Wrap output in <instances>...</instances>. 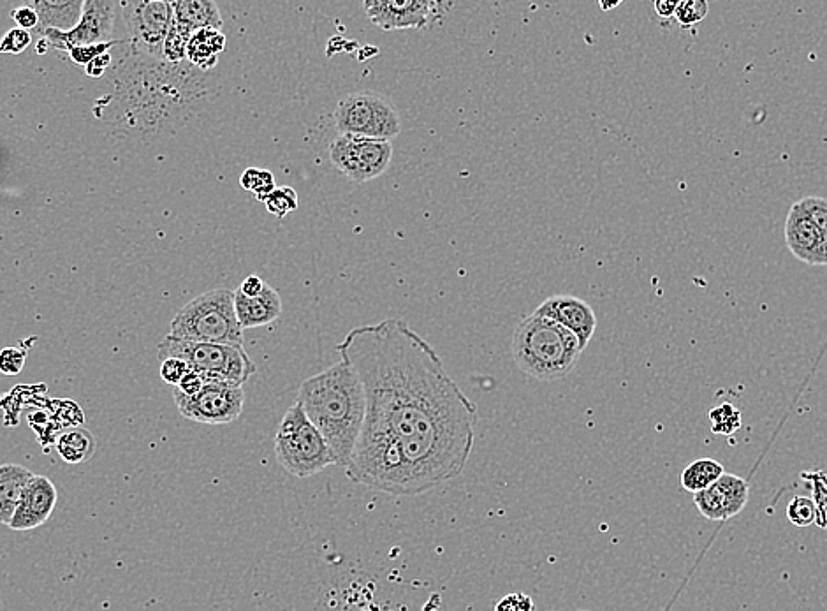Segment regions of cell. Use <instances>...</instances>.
I'll list each match as a JSON object with an SVG mask.
<instances>
[{
  "label": "cell",
  "instance_id": "cell-1",
  "mask_svg": "<svg viewBox=\"0 0 827 611\" xmlns=\"http://www.w3.org/2000/svg\"><path fill=\"white\" fill-rule=\"evenodd\" d=\"M337 351L365 386L363 428L400 444L419 495L465 471L476 404L418 332L402 319H384L351 330Z\"/></svg>",
  "mask_w": 827,
  "mask_h": 611
},
{
  "label": "cell",
  "instance_id": "cell-2",
  "mask_svg": "<svg viewBox=\"0 0 827 611\" xmlns=\"http://www.w3.org/2000/svg\"><path fill=\"white\" fill-rule=\"evenodd\" d=\"M296 404L324 435L337 465L349 464L366 418L365 386L358 372L338 361L301 383Z\"/></svg>",
  "mask_w": 827,
  "mask_h": 611
},
{
  "label": "cell",
  "instance_id": "cell-3",
  "mask_svg": "<svg viewBox=\"0 0 827 611\" xmlns=\"http://www.w3.org/2000/svg\"><path fill=\"white\" fill-rule=\"evenodd\" d=\"M511 351L521 372L549 383L576 369L583 347L567 328L532 312L518 324Z\"/></svg>",
  "mask_w": 827,
  "mask_h": 611
},
{
  "label": "cell",
  "instance_id": "cell-4",
  "mask_svg": "<svg viewBox=\"0 0 827 611\" xmlns=\"http://www.w3.org/2000/svg\"><path fill=\"white\" fill-rule=\"evenodd\" d=\"M169 337L243 347V328L235 310V291H206L187 303L169 326Z\"/></svg>",
  "mask_w": 827,
  "mask_h": 611
},
{
  "label": "cell",
  "instance_id": "cell-5",
  "mask_svg": "<svg viewBox=\"0 0 827 611\" xmlns=\"http://www.w3.org/2000/svg\"><path fill=\"white\" fill-rule=\"evenodd\" d=\"M275 455L284 471L307 479L337 465V457L324 435L308 420L300 405L287 409L275 435Z\"/></svg>",
  "mask_w": 827,
  "mask_h": 611
},
{
  "label": "cell",
  "instance_id": "cell-6",
  "mask_svg": "<svg viewBox=\"0 0 827 611\" xmlns=\"http://www.w3.org/2000/svg\"><path fill=\"white\" fill-rule=\"evenodd\" d=\"M159 361L168 358L183 360L189 369L198 372L206 381L243 386L256 374V365L245 347L192 342V340L164 337L157 346Z\"/></svg>",
  "mask_w": 827,
  "mask_h": 611
},
{
  "label": "cell",
  "instance_id": "cell-7",
  "mask_svg": "<svg viewBox=\"0 0 827 611\" xmlns=\"http://www.w3.org/2000/svg\"><path fill=\"white\" fill-rule=\"evenodd\" d=\"M338 133L391 141L402 133V118L389 97L363 90L342 97L335 108Z\"/></svg>",
  "mask_w": 827,
  "mask_h": 611
},
{
  "label": "cell",
  "instance_id": "cell-8",
  "mask_svg": "<svg viewBox=\"0 0 827 611\" xmlns=\"http://www.w3.org/2000/svg\"><path fill=\"white\" fill-rule=\"evenodd\" d=\"M122 16L127 27V41L141 57L162 59V48L175 22L171 2L129 0L122 2Z\"/></svg>",
  "mask_w": 827,
  "mask_h": 611
},
{
  "label": "cell",
  "instance_id": "cell-9",
  "mask_svg": "<svg viewBox=\"0 0 827 611\" xmlns=\"http://www.w3.org/2000/svg\"><path fill=\"white\" fill-rule=\"evenodd\" d=\"M330 161L354 184H366L388 171L393 159L391 141L340 134L331 141Z\"/></svg>",
  "mask_w": 827,
  "mask_h": 611
},
{
  "label": "cell",
  "instance_id": "cell-10",
  "mask_svg": "<svg viewBox=\"0 0 827 611\" xmlns=\"http://www.w3.org/2000/svg\"><path fill=\"white\" fill-rule=\"evenodd\" d=\"M173 398L183 418L203 425H229L242 416L245 405L243 386L219 381H206L194 397L175 391Z\"/></svg>",
  "mask_w": 827,
  "mask_h": 611
},
{
  "label": "cell",
  "instance_id": "cell-11",
  "mask_svg": "<svg viewBox=\"0 0 827 611\" xmlns=\"http://www.w3.org/2000/svg\"><path fill=\"white\" fill-rule=\"evenodd\" d=\"M117 6L111 0H85L83 15L73 30H43L36 32L50 48L71 52L78 46L99 45L111 41Z\"/></svg>",
  "mask_w": 827,
  "mask_h": 611
},
{
  "label": "cell",
  "instance_id": "cell-12",
  "mask_svg": "<svg viewBox=\"0 0 827 611\" xmlns=\"http://www.w3.org/2000/svg\"><path fill=\"white\" fill-rule=\"evenodd\" d=\"M363 8L370 22L391 32L430 27L442 16L444 4L435 0H368Z\"/></svg>",
  "mask_w": 827,
  "mask_h": 611
},
{
  "label": "cell",
  "instance_id": "cell-13",
  "mask_svg": "<svg viewBox=\"0 0 827 611\" xmlns=\"http://www.w3.org/2000/svg\"><path fill=\"white\" fill-rule=\"evenodd\" d=\"M748 497L750 486L747 481L741 476L725 472L706 490L694 494V502L704 518L711 522H725L747 508Z\"/></svg>",
  "mask_w": 827,
  "mask_h": 611
},
{
  "label": "cell",
  "instance_id": "cell-14",
  "mask_svg": "<svg viewBox=\"0 0 827 611\" xmlns=\"http://www.w3.org/2000/svg\"><path fill=\"white\" fill-rule=\"evenodd\" d=\"M59 494L57 486L53 485L48 476L34 474L29 485L25 486L15 516L9 523V529L16 532L34 531L50 520L53 511L57 508Z\"/></svg>",
  "mask_w": 827,
  "mask_h": 611
},
{
  "label": "cell",
  "instance_id": "cell-15",
  "mask_svg": "<svg viewBox=\"0 0 827 611\" xmlns=\"http://www.w3.org/2000/svg\"><path fill=\"white\" fill-rule=\"evenodd\" d=\"M534 314L548 317L551 321H555L560 326L567 328L569 332L574 333L576 339L579 340V344L583 347V351L590 344L593 333L597 330L595 312L585 300H581L578 296H551L534 310Z\"/></svg>",
  "mask_w": 827,
  "mask_h": 611
},
{
  "label": "cell",
  "instance_id": "cell-16",
  "mask_svg": "<svg viewBox=\"0 0 827 611\" xmlns=\"http://www.w3.org/2000/svg\"><path fill=\"white\" fill-rule=\"evenodd\" d=\"M785 242L794 258L810 266L827 265V242L799 203L792 205L785 222Z\"/></svg>",
  "mask_w": 827,
  "mask_h": 611
},
{
  "label": "cell",
  "instance_id": "cell-17",
  "mask_svg": "<svg viewBox=\"0 0 827 611\" xmlns=\"http://www.w3.org/2000/svg\"><path fill=\"white\" fill-rule=\"evenodd\" d=\"M235 310L238 323L243 330L259 328L266 324L275 323L282 314V298L277 289L266 286L261 295L256 298L243 296L238 289L235 291Z\"/></svg>",
  "mask_w": 827,
  "mask_h": 611
},
{
  "label": "cell",
  "instance_id": "cell-18",
  "mask_svg": "<svg viewBox=\"0 0 827 611\" xmlns=\"http://www.w3.org/2000/svg\"><path fill=\"white\" fill-rule=\"evenodd\" d=\"M83 4L85 0H36L30 4L36 9L37 29L34 32L43 30H60L69 32L80 23L83 15Z\"/></svg>",
  "mask_w": 827,
  "mask_h": 611
},
{
  "label": "cell",
  "instance_id": "cell-19",
  "mask_svg": "<svg viewBox=\"0 0 827 611\" xmlns=\"http://www.w3.org/2000/svg\"><path fill=\"white\" fill-rule=\"evenodd\" d=\"M175 23L189 34L201 29H222L220 9L213 0H180L171 2Z\"/></svg>",
  "mask_w": 827,
  "mask_h": 611
},
{
  "label": "cell",
  "instance_id": "cell-20",
  "mask_svg": "<svg viewBox=\"0 0 827 611\" xmlns=\"http://www.w3.org/2000/svg\"><path fill=\"white\" fill-rule=\"evenodd\" d=\"M34 478V472L25 465H0V523L8 525L15 516L25 486Z\"/></svg>",
  "mask_w": 827,
  "mask_h": 611
},
{
  "label": "cell",
  "instance_id": "cell-21",
  "mask_svg": "<svg viewBox=\"0 0 827 611\" xmlns=\"http://www.w3.org/2000/svg\"><path fill=\"white\" fill-rule=\"evenodd\" d=\"M226 50V36L215 29H201L192 34L187 45V60L199 71H212Z\"/></svg>",
  "mask_w": 827,
  "mask_h": 611
},
{
  "label": "cell",
  "instance_id": "cell-22",
  "mask_svg": "<svg viewBox=\"0 0 827 611\" xmlns=\"http://www.w3.org/2000/svg\"><path fill=\"white\" fill-rule=\"evenodd\" d=\"M55 448L66 464L80 465L94 457L97 441L87 428H71L57 437Z\"/></svg>",
  "mask_w": 827,
  "mask_h": 611
},
{
  "label": "cell",
  "instance_id": "cell-23",
  "mask_svg": "<svg viewBox=\"0 0 827 611\" xmlns=\"http://www.w3.org/2000/svg\"><path fill=\"white\" fill-rule=\"evenodd\" d=\"M724 474V467L720 462L713 458H701V460L692 462L685 471L681 472V486L688 492L697 494L713 485Z\"/></svg>",
  "mask_w": 827,
  "mask_h": 611
},
{
  "label": "cell",
  "instance_id": "cell-24",
  "mask_svg": "<svg viewBox=\"0 0 827 611\" xmlns=\"http://www.w3.org/2000/svg\"><path fill=\"white\" fill-rule=\"evenodd\" d=\"M240 184H242L245 191L252 192V194H254L259 201H263V203L266 201V198L270 196L271 192L277 189L273 173L268 170H261V168H249V170L243 171Z\"/></svg>",
  "mask_w": 827,
  "mask_h": 611
},
{
  "label": "cell",
  "instance_id": "cell-25",
  "mask_svg": "<svg viewBox=\"0 0 827 611\" xmlns=\"http://www.w3.org/2000/svg\"><path fill=\"white\" fill-rule=\"evenodd\" d=\"M191 36L192 34H189L187 30H183L173 22V27L169 30L166 43L162 48V60L169 64H182L183 60H187V45H189Z\"/></svg>",
  "mask_w": 827,
  "mask_h": 611
},
{
  "label": "cell",
  "instance_id": "cell-26",
  "mask_svg": "<svg viewBox=\"0 0 827 611\" xmlns=\"http://www.w3.org/2000/svg\"><path fill=\"white\" fill-rule=\"evenodd\" d=\"M711 430L718 435H731L741 427V414L734 405L720 404L710 411Z\"/></svg>",
  "mask_w": 827,
  "mask_h": 611
},
{
  "label": "cell",
  "instance_id": "cell-27",
  "mask_svg": "<svg viewBox=\"0 0 827 611\" xmlns=\"http://www.w3.org/2000/svg\"><path fill=\"white\" fill-rule=\"evenodd\" d=\"M264 205L268 208V212L275 217H286V215L293 214L294 210L300 205L298 199V192L294 191L293 187H277L275 191L271 192L270 196L264 201Z\"/></svg>",
  "mask_w": 827,
  "mask_h": 611
},
{
  "label": "cell",
  "instance_id": "cell-28",
  "mask_svg": "<svg viewBox=\"0 0 827 611\" xmlns=\"http://www.w3.org/2000/svg\"><path fill=\"white\" fill-rule=\"evenodd\" d=\"M787 518L796 527H810L817 520L815 502L808 497H794L787 508Z\"/></svg>",
  "mask_w": 827,
  "mask_h": 611
},
{
  "label": "cell",
  "instance_id": "cell-29",
  "mask_svg": "<svg viewBox=\"0 0 827 611\" xmlns=\"http://www.w3.org/2000/svg\"><path fill=\"white\" fill-rule=\"evenodd\" d=\"M710 11V4L706 0H683L676 9V20L681 27H692L703 22Z\"/></svg>",
  "mask_w": 827,
  "mask_h": 611
},
{
  "label": "cell",
  "instance_id": "cell-30",
  "mask_svg": "<svg viewBox=\"0 0 827 611\" xmlns=\"http://www.w3.org/2000/svg\"><path fill=\"white\" fill-rule=\"evenodd\" d=\"M805 214L812 219L813 224L819 228L820 233L827 242V199L819 196H808L798 201Z\"/></svg>",
  "mask_w": 827,
  "mask_h": 611
},
{
  "label": "cell",
  "instance_id": "cell-31",
  "mask_svg": "<svg viewBox=\"0 0 827 611\" xmlns=\"http://www.w3.org/2000/svg\"><path fill=\"white\" fill-rule=\"evenodd\" d=\"M32 43V36L29 30L11 29L6 36L0 39V53H11V55H20L23 50L29 48Z\"/></svg>",
  "mask_w": 827,
  "mask_h": 611
},
{
  "label": "cell",
  "instance_id": "cell-32",
  "mask_svg": "<svg viewBox=\"0 0 827 611\" xmlns=\"http://www.w3.org/2000/svg\"><path fill=\"white\" fill-rule=\"evenodd\" d=\"M117 43H122V41H108V43H99V45L78 46V48H73V50L69 52V57H71L74 64L87 66L92 60L101 57L104 53L110 52V48H113Z\"/></svg>",
  "mask_w": 827,
  "mask_h": 611
},
{
  "label": "cell",
  "instance_id": "cell-33",
  "mask_svg": "<svg viewBox=\"0 0 827 611\" xmlns=\"http://www.w3.org/2000/svg\"><path fill=\"white\" fill-rule=\"evenodd\" d=\"M25 365V353L15 347H4L0 351V372L4 376H18Z\"/></svg>",
  "mask_w": 827,
  "mask_h": 611
},
{
  "label": "cell",
  "instance_id": "cell-34",
  "mask_svg": "<svg viewBox=\"0 0 827 611\" xmlns=\"http://www.w3.org/2000/svg\"><path fill=\"white\" fill-rule=\"evenodd\" d=\"M189 370H191L189 365L183 360H178V358H168V360L161 361L162 381L171 384V386H178Z\"/></svg>",
  "mask_w": 827,
  "mask_h": 611
},
{
  "label": "cell",
  "instance_id": "cell-35",
  "mask_svg": "<svg viewBox=\"0 0 827 611\" xmlns=\"http://www.w3.org/2000/svg\"><path fill=\"white\" fill-rule=\"evenodd\" d=\"M495 611H534V601L523 592H511L498 601Z\"/></svg>",
  "mask_w": 827,
  "mask_h": 611
},
{
  "label": "cell",
  "instance_id": "cell-36",
  "mask_svg": "<svg viewBox=\"0 0 827 611\" xmlns=\"http://www.w3.org/2000/svg\"><path fill=\"white\" fill-rule=\"evenodd\" d=\"M203 386H205V379L199 376L198 372L189 370V372L183 376L180 384L176 386L175 391L182 393L185 397H194V395H198L199 391L203 390Z\"/></svg>",
  "mask_w": 827,
  "mask_h": 611
},
{
  "label": "cell",
  "instance_id": "cell-37",
  "mask_svg": "<svg viewBox=\"0 0 827 611\" xmlns=\"http://www.w3.org/2000/svg\"><path fill=\"white\" fill-rule=\"evenodd\" d=\"M11 18L15 20L18 29L36 30L39 18H37L36 9L32 6H22V8L11 11Z\"/></svg>",
  "mask_w": 827,
  "mask_h": 611
},
{
  "label": "cell",
  "instance_id": "cell-38",
  "mask_svg": "<svg viewBox=\"0 0 827 611\" xmlns=\"http://www.w3.org/2000/svg\"><path fill=\"white\" fill-rule=\"evenodd\" d=\"M264 288H266V284H264V280L261 279V277H257V275H249L247 279L243 280L242 286L238 288V291H240L243 296L256 298V296L263 293Z\"/></svg>",
  "mask_w": 827,
  "mask_h": 611
},
{
  "label": "cell",
  "instance_id": "cell-39",
  "mask_svg": "<svg viewBox=\"0 0 827 611\" xmlns=\"http://www.w3.org/2000/svg\"><path fill=\"white\" fill-rule=\"evenodd\" d=\"M111 53H104L101 57H97V59L92 60L90 64L85 66V74L90 76V78H99V76H103L104 71L110 67L111 64Z\"/></svg>",
  "mask_w": 827,
  "mask_h": 611
},
{
  "label": "cell",
  "instance_id": "cell-40",
  "mask_svg": "<svg viewBox=\"0 0 827 611\" xmlns=\"http://www.w3.org/2000/svg\"><path fill=\"white\" fill-rule=\"evenodd\" d=\"M678 4H680L678 0H657L653 8H655L660 18H671V16L676 15Z\"/></svg>",
  "mask_w": 827,
  "mask_h": 611
},
{
  "label": "cell",
  "instance_id": "cell-41",
  "mask_svg": "<svg viewBox=\"0 0 827 611\" xmlns=\"http://www.w3.org/2000/svg\"><path fill=\"white\" fill-rule=\"evenodd\" d=\"M620 6V2H615V4H601L602 9H613L618 8Z\"/></svg>",
  "mask_w": 827,
  "mask_h": 611
},
{
  "label": "cell",
  "instance_id": "cell-42",
  "mask_svg": "<svg viewBox=\"0 0 827 611\" xmlns=\"http://www.w3.org/2000/svg\"><path fill=\"white\" fill-rule=\"evenodd\" d=\"M579 611H590V610H579Z\"/></svg>",
  "mask_w": 827,
  "mask_h": 611
}]
</instances>
